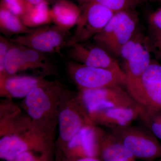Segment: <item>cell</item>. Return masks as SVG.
<instances>
[{
    "instance_id": "2e32d148",
    "label": "cell",
    "mask_w": 161,
    "mask_h": 161,
    "mask_svg": "<svg viewBox=\"0 0 161 161\" xmlns=\"http://www.w3.org/2000/svg\"><path fill=\"white\" fill-rule=\"evenodd\" d=\"M81 13L79 6L70 0L58 1L53 4L51 9L53 23L68 31L76 26Z\"/></svg>"
},
{
    "instance_id": "44dd1931",
    "label": "cell",
    "mask_w": 161,
    "mask_h": 161,
    "mask_svg": "<svg viewBox=\"0 0 161 161\" xmlns=\"http://www.w3.org/2000/svg\"><path fill=\"white\" fill-rule=\"evenodd\" d=\"M140 105V111L139 118L147 130L161 142V109L153 107Z\"/></svg>"
},
{
    "instance_id": "ac0fdd59",
    "label": "cell",
    "mask_w": 161,
    "mask_h": 161,
    "mask_svg": "<svg viewBox=\"0 0 161 161\" xmlns=\"http://www.w3.org/2000/svg\"><path fill=\"white\" fill-rule=\"evenodd\" d=\"M33 29L26 27L21 18L9 10L0 7V31L7 36L25 34Z\"/></svg>"
},
{
    "instance_id": "ba28073f",
    "label": "cell",
    "mask_w": 161,
    "mask_h": 161,
    "mask_svg": "<svg viewBox=\"0 0 161 161\" xmlns=\"http://www.w3.org/2000/svg\"><path fill=\"white\" fill-rule=\"evenodd\" d=\"M68 69L71 76L80 90L115 86L126 87V85L125 73L86 66L72 61L68 63Z\"/></svg>"
},
{
    "instance_id": "83f0119b",
    "label": "cell",
    "mask_w": 161,
    "mask_h": 161,
    "mask_svg": "<svg viewBox=\"0 0 161 161\" xmlns=\"http://www.w3.org/2000/svg\"><path fill=\"white\" fill-rule=\"evenodd\" d=\"M15 161H36V160L30 153L25 151L20 154Z\"/></svg>"
},
{
    "instance_id": "30bf717a",
    "label": "cell",
    "mask_w": 161,
    "mask_h": 161,
    "mask_svg": "<svg viewBox=\"0 0 161 161\" xmlns=\"http://www.w3.org/2000/svg\"><path fill=\"white\" fill-rule=\"evenodd\" d=\"M140 105L108 108L89 115L92 123L100 124L114 130L131 125L139 116Z\"/></svg>"
},
{
    "instance_id": "cb8c5ba5",
    "label": "cell",
    "mask_w": 161,
    "mask_h": 161,
    "mask_svg": "<svg viewBox=\"0 0 161 161\" xmlns=\"http://www.w3.org/2000/svg\"><path fill=\"white\" fill-rule=\"evenodd\" d=\"M114 12L128 9H136L142 3V0H95Z\"/></svg>"
},
{
    "instance_id": "9c48e42d",
    "label": "cell",
    "mask_w": 161,
    "mask_h": 161,
    "mask_svg": "<svg viewBox=\"0 0 161 161\" xmlns=\"http://www.w3.org/2000/svg\"><path fill=\"white\" fill-rule=\"evenodd\" d=\"M69 58L86 66L123 73L120 64L112 55L95 43L81 42L69 47Z\"/></svg>"
},
{
    "instance_id": "5b68a950",
    "label": "cell",
    "mask_w": 161,
    "mask_h": 161,
    "mask_svg": "<svg viewBox=\"0 0 161 161\" xmlns=\"http://www.w3.org/2000/svg\"><path fill=\"white\" fill-rule=\"evenodd\" d=\"M79 98L88 116L108 108L133 107L138 104L119 86L80 90Z\"/></svg>"
},
{
    "instance_id": "836d02e7",
    "label": "cell",
    "mask_w": 161,
    "mask_h": 161,
    "mask_svg": "<svg viewBox=\"0 0 161 161\" xmlns=\"http://www.w3.org/2000/svg\"><path fill=\"white\" fill-rule=\"evenodd\" d=\"M154 161H161V158L158 159Z\"/></svg>"
},
{
    "instance_id": "8fae6325",
    "label": "cell",
    "mask_w": 161,
    "mask_h": 161,
    "mask_svg": "<svg viewBox=\"0 0 161 161\" xmlns=\"http://www.w3.org/2000/svg\"><path fill=\"white\" fill-rule=\"evenodd\" d=\"M104 133L93 126V124L87 125L69 142V147L78 149L82 157H97L99 155L100 141Z\"/></svg>"
},
{
    "instance_id": "52a82bcc",
    "label": "cell",
    "mask_w": 161,
    "mask_h": 161,
    "mask_svg": "<svg viewBox=\"0 0 161 161\" xmlns=\"http://www.w3.org/2000/svg\"><path fill=\"white\" fill-rule=\"evenodd\" d=\"M81 9L75 33L70 38L67 47L74 43L88 41L100 32L115 14L114 11L95 0Z\"/></svg>"
},
{
    "instance_id": "7a4b0ae2",
    "label": "cell",
    "mask_w": 161,
    "mask_h": 161,
    "mask_svg": "<svg viewBox=\"0 0 161 161\" xmlns=\"http://www.w3.org/2000/svg\"><path fill=\"white\" fill-rule=\"evenodd\" d=\"M151 54L147 35L139 27L132 38L122 48L118 57L127 82L141 78L151 63Z\"/></svg>"
},
{
    "instance_id": "4dcf8cb0",
    "label": "cell",
    "mask_w": 161,
    "mask_h": 161,
    "mask_svg": "<svg viewBox=\"0 0 161 161\" xmlns=\"http://www.w3.org/2000/svg\"><path fill=\"white\" fill-rule=\"evenodd\" d=\"M92 0H77L78 3V6L80 8H82L85 6Z\"/></svg>"
},
{
    "instance_id": "6da1fadb",
    "label": "cell",
    "mask_w": 161,
    "mask_h": 161,
    "mask_svg": "<svg viewBox=\"0 0 161 161\" xmlns=\"http://www.w3.org/2000/svg\"><path fill=\"white\" fill-rule=\"evenodd\" d=\"M139 23V14L136 9L117 12L92 39L95 44L118 58L122 48L138 29Z\"/></svg>"
},
{
    "instance_id": "ffe728a7",
    "label": "cell",
    "mask_w": 161,
    "mask_h": 161,
    "mask_svg": "<svg viewBox=\"0 0 161 161\" xmlns=\"http://www.w3.org/2000/svg\"><path fill=\"white\" fill-rule=\"evenodd\" d=\"M20 46L22 49L25 70L39 69L45 73L49 74L53 72V64L45 53L29 47Z\"/></svg>"
},
{
    "instance_id": "d6986e66",
    "label": "cell",
    "mask_w": 161,
    "mask_h": 161,
    "mask_svg": "<svg viewBox=\"0 0 161 161\" xmlns=\"http://www.w3.org/2000/svg\"><path fill=\"white\" fill-rule=\"evenodd\" d=\"M28 146L19 136L9 135L0 140V157L6 161L15 160L21 153L26 151Z\"/></svg>"
},
{
    "instance_id": "8992f818",
    "label": "cell",
    "mask_w": 161,
    "mask_h": 161,
    "mask_svg": "<svg viewBox=\"0 0 161 161\" xmlns=\"http://www.w3.org/2000/svg\"><path fill=\"white\" fill-rule=\"evenodd\" d=\"M125 87L136 103L161 109V64L152 60L141 78L127 82Z\"/></svg>"
},
{
    "instance_id": "7402d4cb",
    "label": "cell",
    "mask_w": 161,
    "mask_h": 161,
    "mask_svg": "<svg viewBox=\"0 0 161 161\" xmlns=\"http://www.w3.org/2000/svg\"><path fill=\"white\" fill-rule=\"evenodd\" d=\"M5 72L7 77L25 70L21 46L12 43L6 54L5 63Z\"/></svg>"
},
{
    "instance_id": "9a60e30c",
    "label": "cell",
    "mask_w": 161,
    "mask_h": 161,
    "mask_svg": "<svg viewBox=\"0 0 161 161\" xmlns=\"http://www.w3.org/2000/svg\"><path fill=\"white\" fill-rule=\"evenodd\" d=\"M99 155L103 161H136L132 153L112 132L104 134L99 145Z\"/></svg>"
},
{
    "instance_id": "d6a6232c",
    "label": "cell",
    "mask_w": 161,
    "mask_h": 161,
    "mask_svg": "<svg viewBox=\"0 0 161 161\" xmlns=\"http://www.w3.org/2000/svg\"><path fill=\"white\" fill-rule=\"evenodd\" d=\"M143 1H150L151 2H160L161 0H142Z\"/></svg>"
},
{
    "instance_id": "277c9868",
    "label": "cell",
    "mask_w": 161,
    "mask_h": 161,
    "mask_svg": "<svg viewBox=\"0 0 161 161\" xmlns=\"http://www.w3.org/2000/svg\"><path fill=\"white\" fill-rule=\"evenodd\" d=\"M136 159L154 161L161 158V142L147 129L129 126L112 130Z\"/></svg>"
},
{
    "instance_id": "e0dca14e",
    "label": "cell",
    "mask_w": 161,
    "mask_h": 161,
    "mask_svg": "<svg viewBox=\"0 0 161 161\" xmlns=\"http://www.w3.org/2000/svg\"><path fill=\"white\" fill-rule=\"evenodd\" d=\"M49 4L47 0H44L26 11L21 18L23 24L31 28L49 25L53 23Z\"/></svg>"
},
{
    "instance_id": "4316f807",
    "label": "cell",
    "mask_w": 161,
    "mask_h": 161,
    "mask_svg": "<svg viewBox=\"0 0 161 161\" xmlns=\"http://www.w3.org/2000/svg\"><path fill=\"white\" fill-rule=\"evenodd\" d=\"M148 20V23L152 24L161 30V6L149 14Z\"/></svg>"
},
{
    "instance_id": "603a6c76",
    "label": "cell",
    "mask_w": 161,
    "mask_h": 161,
    "mask_svg": "<svg viewBox=\"0 0 161 161\" xmlns=\"http://www.w3.org/2000/svg\"><path fill=\"white\" fill-rule=\"evenodd\" d=\"M148 41L151 53L153 54L157 60L161 62V30L148 23Z\"/></svg>"
},
{
    "instance_id": "5bb4252c",
    "label": "cell",
    "mask_w": 161,
    "mask_h": 161,
    "mask_svg": "<svg viewBox=\"0 0 161 161\" xmlns=\"http://www.w3.org/2000/svg\"><path fill=\"white\" fill-rule=\"evenodd\" d=\"M52 82L30 76H9L1 83L2 92L15 98H22L35 88L49 85Z\"/></svg>"
},
{
    "instance_id": "7c38bea8",
    "label": "cell",
    "mask_w": 161,
    "mask_h": 161,
    "mask_svg": "<svg viewBox=\"0 0 161 161\" xmlns=\"http://www.w3.org/2000/svg\"><path fill=\"white\" fill-rule=\"evenodd\" d=\"M80 111L67 108L60 112L59 117L60 136L69 142L81 128L93 124L84 110Z\"/></svg>"
},
{
    "instance_id": "3957f363",
    "label": "cell",
    "mask_w": 161,
    "mask_h": 161,
    "mask_svg": "<svg viewBox=\"0 0 161 161\" xmlns=\"http://www.w3.org/2000/svg\"><path fill=\"white\" fill-rule=\"evenodd\" d=\"M71 36L69 31L57 25L40 26L25 34L9 40L12 43L45 53H58L62 56L61 49L67 46Z\"/></svg>"
},
{
    "instance_id": "4fadbf2b",
    "label": "cell",
    "mask_w": 161,
    "mask_h": 161,
    "mask_svg": "<svg viewBox=\"0 0 161 161\" xmlns=\"http://www.w3.org/2000/svg\"><path fill=\"white\" fill-rule=\"evenodd\" d=\"M58 86L52 82L47 86L35 88L26 95L25 104L31 118L39 119L49 111L51 108L50 96Z\"/></svg>"
},
{
    "instance_id": "f1b7e54d",
    "label": "cell",
    "mask_w": 161,
    "mask_h": 161,
    "mask_svg": "<svg viewBox=\"0 0 161 161\" xmlns=\"http://www.w3.org/2000/svg\"><path fill=\"white\" fill-rule=\"evenodd\" d=\"M26 6V11L31 9L35 6L40 4L44 0H24Z\"/></svg>"
},
{
    "instance_id": "1f68e13d",
    "label": "cell",
    "mask_w": 161,
    "mask_h": 161,
    "mask_svg": "<svg viewBox=\"0 0 161 161\" xmlns=\"http://www.w3.org/2000/svg\"><path fill=\"white\" fill-rule=\"evenodd\" d=\"M47 2L48 3H53V4L54 3H57V2H58V1H61V0H47ZM71 1V0H70Z\"/></svg>"
},
{
    "instance_id": "d4e9b609",
    "label": "cell",
    "mask_w": 161,
    "mask_h": 161,
    "mask_svg": "<svg viewBox=\"0 0 161 161\" xmlns=\"http://www.w3.org/2000/svg\"><path fill=\"white\" fill-rule=\"evenodd\" d=\"M0 7L7 9L20 18L24 15L26 10L24 0H1Z\"/></svg>"
},
{
    "instance_id": "484cf974",
    "label": "cell",
    "mask_w": 161,
    "mask_h": 161,
    "mask_svg": "<svg viewBox=\"0 0 161 161\" xmlns=\"http://www.w3.org/2000/svg\"><path fill=\"white\" fill-rule=\"evenodd\" d=\"M12 44L9 40L0 36V74H1V83L7 77L5 72V63L6 54Z\"/></svg>"
},
{
    "instance_id": "f546056e",
    "label": "cell",
    "mask_w": 161,
    "mask_h": 161,
    "mask_svg": "<svg viewBox=\"0 0 161 161\" xmlns=\"http://www.w3.org/2000/svg\"><path fill=\"white\" fill-rule=\"evenodd\" d=\"M76 161H103L97 157H84L80 158Z\"/></svg>"
}]
</instances>
